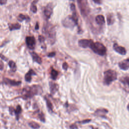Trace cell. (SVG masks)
Here are the masks:
<instances>
[{
	"label": "cell",
	"mask_w": 129,
	"mask_h": 129,
	"mask_svg": "<svg viewBox=\"0 0 129 129\" xmlns=\"http://www.w3.org/2000/svg\"><path fill=\"white\" fill-rule=\"evenodd\" d=\"M42 31L49 42L51 44H54L56 40V32L54 26L50 23H45L43 26Z\"/></svg>",
	"instance_id": "cell-1"
},
{
	"label": "cell",
	"mask_w": 129,
	"mask_h": 129,
	"mask_svg": "<svg viewBox=\"0 0 129 129\" xmlns=\"http://www.w3.org/2000/svg\"><path fill=\"white\" fill-rule=\"evenodd\" d=\"M78 24V18L75 11H73L72 16H68L62 21L63 25L66 28H74L76 25Z\"/></svg>",
	"instance_id": "cell-2"
},
{
	"label": "cell",
	"mask_w": 129,
	"mask_h": 129,
	"mask_svg": "<svg viewBox=\"0 0 129 129\" xmlns=\"http://www.w3.org/2000/svg\"><path fill=\"white\" fill-rule=\"evenodd\" d=\"M117 79L116 72L112 70L106 71L103 73V83L106 85H109Z\"/></svg>",
	"instance_id": "cell-3"
},
{
	"label": "cell",
	"mask_w": 129,
	"mask_h": 129,
	"mask_svg": "<svg viewBox=\"0 0 129 129\" xmlns=\"http://www.w3.org/2000/svg\"><path fill=\"white\" fill-rule=\"evenodd\" d=\"M92 51L101 56H104L106 52V49L105 46L100 42H93L89 48Z\"/></svg>",
	"instance_id": "cell-4"
},
{
	"label": "cell",
	"mask_w": 129,
	"mask_h": 129,
	"mask_svg": "<svg viewBox=\"0 0 129 129\" xmlns=\"http://www.w3.org/2000/svg\"><path fill=\"white\" fill-rule=\"evenodd\" d=\"M42 91V89L40 86L34 85L31 87L24 89L23 92V95L26 97H31L34 95L41 94Z\"/></svg>",
	"instance_id": "cell-5"
},
{
	"label": "cell",
	"mask_w": 129,
	"mask_h": 129,
	"mask_svg": "<svg viewBox=\"0 0 129 129\" xmlns=\"http://www.w3.org/2000/svg\"><path fill=\"white\" fill-rule=\"evenodd\" d=\"M77 3L81 15L84 17L87 16L90 12L87 0H77Z\"/></svg>",
	"instance_id": "cell-6"
},
{
	"label": "cell",
	"mask_w": 129,
	"mask_h": 129,
	"mask_svg": "<svg viewBox=\"0 0 129 129\" xmlns=\"http://www.w3.org/2000/svg\"><path fill=\"white\" fill-rule=\"evenodd\" d=\"M44 15L47 19H50L53 12V5L52 3L48 4L44 9Z\"/></svg>",
	"instance_id": "cell-7"
},
{
	"label": "cell",
	"mask_w": 129,
	"mask_h": 129,
	"mask_svg": "<svg viewBox=\"0 0 129 129\" xmlns=\"http://www.w3.org/2000/svg\"><path fill=\"white\" fill-rule=\"evenodd\" d=\"M26 43L28 48L30 50H33L35 47L36 41L33 36H28L26 38Z\"/></svg>",
	"instance_id": "cell-8"
},
{
	"label": "cell",
	"mask_w": 129,
	"mask_h": 129,
	"mask_svg": "<svg viewBox=\"0 0 129 129\" xmlns=\"http://www.w3.org/2000/svg\"><path fill=\"white\" fill-rule=\"evenodd\" d=\"M93 41L92 40L87 39H83L79 40L78 45L81 48H90L91 44Z\"/></svg>",
	"instance_id": "cell-9"
},
{
	"label": "cell",
	"mask_w": 129,
	"mask_h": 129,
	"mask_svg": "<svg viewBox=\"0 0 129 129\" xmlns=\"http://www.w3.org/2000/svg\"><path fill=\"white\" fill-rule=\"evenodd\" d=\"M114 50L118 53L121 55H125L127 53L126 50L125 48L118 45L117 43H115L113 45Z\"/></svg>",
	"instance_id": "cell-10"
},
{
	"label": "cell",
	"mask_w": 129,
	"mask_h": 129,
	"mask_svg": "<svg viewBox=\"0 0 129 129\" xmlns=\"http://www.w3.org/2000/svg\"><path fill=\"white\" fill-rule=\"evenodd\" d=\"M118 66L121 70L126 71L129 69V58L125 59L118 63Z\"/></svg>",
	"instance_id": "cell-11"
},
{
	"label": "cell",
	"mask_w": 129,
	"mask_h": 129,
	"mask_svg": "<svg viewBox=\"0 0 129 129\" xmlns=\"http://www.w3.org/2000/svg\"><path fill=\"white\" fill-rule=\"evenodd\" d=\"M96 23L100 25H102L105 23V18L102 15H97L95 17Z\"/></svg>",
	"instance_id": "cell-12"
},
{
	"label": "cell",
	"mask_w": 129,
	"mask_h": 129,
	"mask_svg": "<svg viewBox=\"0 0 129 129\" xmlns=\"http://www.w3.org/2000/svg\"><path fill=\"white\" fill-rule=\"evenodd\" d=\"M107 113H108L107 110L104 108H99L96 110V112H95V116L104 117V115H105Z\"/></svg>",
	"instance_id": "cell-13"
},
{
	"label": "cell",
	"mask_w": 129,
	"mask_h": 129,
	"mask_svg": "<svg viewBox=\"0 0 129 129\" xmlns=\"http://www.w3.org/2000/svg\"><path fill=\"white\" fill-rule=\"evenodd\" d=\"M50 87L51 92L52 94H54L59 89V86L58 84L52 82L50 83Z\"/></svg>",
	"instance_id": "cell-14"
},
{
	"label": "cell",
	"mask_w": 129,
	"mask_h": 129,
	"mask_svg": "<svg viewBox=\"0 0 129 129\" xmlns=\"http://www.w3.org/2000/svg\"><path fill=\"white\" fill-rule=\"evenodd\" d=\"M31 54L34 62L38 63L39 64H40L42 63V60L41 58L35 52H31Z\"/></svg>",
	"instance_id": "cell-15"
},
{
	"label": "cell",
	"mask_w": 129,
	"mask_h": 129,
	"mask_svg": "<svg viewBox=\"0 0 129 129\" xmlns=\"http://www.w3.org/2000/svg\"><path fill=\"white\" fill-rule=\"evenodd\" d=\"M5 81L6 83L10 84L12 86H18L20 84H21V82L20 81H16L14 80H12L8 78H6L5 79Z\"/></svg>",
	"instance_id": "cell-16"
},
{
	"label": "cell",
	"mask_w": 129,
	"mask_h": 129,
	"mask_svg": "<svg viewBox=\"0 0 129 129\" xmlns=\"http://www.w3.org/2000/svg\"><path fill=\"white\" fill-rule=\"evenodd\" d=\"M36 75V74L34 72V71H33L32 70H30L29 71V72L27 73L25 76V80L27 82H30L31 79H32L31 76L32 75Z\"/></svg>",
	"instance_id": "cell-17"
},
{
	"label": "cell",
	"mask_w": 129,
	"mask_h": 129,
	"mask_svg": "<svg viewBox=\"0 0 129 129\" xmlns=\"http://www.w3.org/2000/svg\"><path fill=\"white\" fill-rule=\"evenodd\" d=\"M9 29L10 31H13L15 30H19L21 28V25L18 23L11 24L9 25Z\"/></svg>",
	"instance_id": "cell-18"
},
{
	"label": "cell",
	"mask_w": 129,
	"mask_h": 129,
	"mask_svg": "<svg viewBox=\"0 0 129 129\" xmlns=\"http://www.w3.org/2000/svg\"><path fill=\"white\" fill-rule=\"evenodd\" d=\"M107 23L108 25H112L115 22V19L113 15L112 14H108L107 16Z\"/></svg>",
	"instance_id": "cell-19"
},
{
	"label": "cell",
	"mask_w": 129,
	"mask_h": 129,
	"mask_svg": "<svg viewBox=\"0 0 129 129\" xmlns=\"http://www.w3.org/2000/svg\"><path fill=\"white\" fill-rule=\"evenodd\" d=\"M18 19L20 21H23V20H27V21H29L30 20V18L29 17L24 15L23 14H20L19 16H18Z\"/></svg>",
	"instance_id": "cell-20"
},
{
	"label": "cell",
	"mask_w": 129,
	"mask_h": 129,
	"mask_svg": "<svg viewBox=\"0 0 129 129\" xmlns=\"http://www.w3.org/2000/svg\"><path fill=\"white\" fill-rule=\"evenodd\" d=\"M9 67H10L11 70L13 72H15L16 71L17 67H16V64L14 62H13L12 61H10V62H9Z\"/></svg>",
	"instance_id": "cell-21"
},
{
	"label": "cell",
	"mask_w": 129,
	"mask_h": 129,
	"mask_svg": "<svg viewBox=\"0 0 129 129\" xmlns=\"http://www.w3.org/2000/svg\"><path fill=\"white\" fill-rule=\"evenodd\" d=\"M58 76V71H56V70L52 69L51 71V77H52V78L53 80H56Z\"/></svg>",
	"instance_id": "cell-22"
},
{
	"label": "cell",
	"mask_w": 129,
	"mask_h": 129,
	"mask_svg": "<svg viewBox=\"0 0 129 129\" xmlns=\"http://www.w3.org/2000/svg\"><path fill=\"white\" fill-rule=\"evenodd\" d=\"M29 125L30 127H31L33 129H39L40 127V125L39 124L34 122L29 123Z\"/></svg>",
	"instance_id": "cell-23"
},
{
	"label": "cell",
	"mask_w": 129,
	"mask_h": 129,
	"mask_svg": "<svg viewBox=\"0 0 129 129\" xmlns=\"http://www.w3.org/2000/svg\"><path fill=\"white\" fill-rule=\"evenodd\" d=\"M45 100H46V103H47V105L48 108L50 110H51V111H52L53 106H52V104L51 103L50 100L49 99H48V98H45Z\"/></svg>",
	"instance_id": "cell-24"
},
{
	"label": "cell",
	"mask_w": 129,
	"mask_h": 129,
	"mask_svg": "<svg viewBox=\"0 0 129 129\" xmlns=\"http://www.w3.org/2000/svg\"><path fill=\"white\" fill-rule=\"evenodd\" d=\"M30 10L33 13H36L37 12V11H38V9H37V7L35 4H33L32 3L31 7H30Z\"/></svg>",
	"instance_id": "cell-25"
},
{
	"label": "cell",
	"mask_w": 129,
	"mask_h": 129,
	"mask_svg": "<svg viewBox=\"0 0 129 129\" xmlns=\"http://www.w3.org/2000/svg\"><path fill=\"white\" fill-rule=\"evenodd\" d=\"M21 111H22L21 107L20 105H18L17 108H16V109L15 110V113L16 115H18L20 114L21 113Z\"/></svg>",
	"instance_id": "cell-26"
},
{
	"label": "cell",
	"mask_w": 129,
	"mask_h": 129,
	"mask_svg": "<svg viewBox=\"0 0 129 129\" xmlns=\"http://www.w3.org/2000/svg\"><path fill=\"white\" fill-rule=\"evenodd\" d=\"M39 40L40 42H43L45 41V38L42 35H39Z\"/></svg>",
	"instance_id": "cell-27"
},
{
	"label": "cell",
	"mask_w": 129,
	"mask_h": 129,
	"mask_svg": "<svg viewBox=\"0 0 129 129\" xmlns=\"http://www.w3.org/2000/svg\"><path fill=\"white\" fill-rule=\"evenodd\" d=\"M39 118H40V120L41 121H42V122H45L44 116V115L42 113H41L40 114H39Z\"/></svg>",
	"instance_id": "cell-28"
},
{
	"label": "cell",
	"mask_w": 129,
	"mask_h": 129,
	"mask_svg": "<svg viewBox=\"0 0 129 129\" xmlns=\"http://www.w3.org/2000/svg\"><path fill=\"white\" fill-rule=\"evenodd\" d=\"M124 82L125 83L127 84L129 87V77H126L124 78Z\"/></svg>",
	"instance_id": "cell-29"
},
{
	"label": "cell",
	"mask_w": 129,
	"mask_h": 129,
	"mask_svg": "<svg viewBox=\"0 0 129 129\" xmlns=\"http://www.w3.org/2000/svg\"><path fill=\"white\" fill-rule=\"evenodd\" d=\"M63 68L64 70H67L68 68V64L67 63H64L63 64Z\"/></svg>",
	"instance_id": "cell-30"
},
{
	"label": "cell",
	"mask_w": 129,
	"mask_h": 129,
	"mask_svg": "<svg viewBox=\"0 0 129 129\" xmlns=\"http://www.w3.org/2000/svg\"><path fill=\"white\" fill-rule=\"evenodd\" d=\"M91 121V119H85V120H83V121H82L81 122H79V123H81V124H86V123H89Z\"/></svg>",
	"instance_id": "cell-31"
},
{
	"label": "cell",
	"mask_w": 129,
	"mask_h": 129,
	"mask_svg": "<svg viewBox=\"0 0 129 129\" xmlns=\"http://www.w3.org/2000/svg\"><path fill=\"white\" fill-rule=\"evenodd\" d=\"M70 8H71V10L72 11H75V6L74 4H71Z\"/></svg>",
	"instance_id": "cell-32"
},
{
	"label": "cell",
	"mask_w": 129,
	"mask_h": 129,
	"mask_svg": "<svg viewBox=\"0 0 129 129\" xmlns=\"http://www.w3.org/2000/svg\"><path fill=\"white\" fill-rule=\"evenodd\" d=\"M55 55H56V52H52L49 53V54H48V57H49L52 58V57H54V56H55Z\"/></svg>",
	"instance_id": "cell-33"
},
{
	"label": "cell",
	"mask_w": 129,
	"mask_h": 129,
	"mask_svg": "<svg viewBox=\"0 0 129 129\" xmlns=\"http://www.w3.org/2000/svg\"><path fill=\"white\" fill-rule=\"evenodd\" d=\"M9 111H10V113L11 115H13V114L14 113H15V110L14 109V108L13 107H10V108H9Z\"/></svg>",
	"instance_id": "cell-34"
},
{
	"label": "cell",
	"mask_w": 129,
	"mask_h": 129,
	"mask_svg": "<svg viewBox=\"0 0 129 129\" xmlns=\"http://www.w3.org/2000/svg\"><path fill=\"white\" fill-rule=\"evenodd\" d=\"M7 2V0H0V4L1 5L6 4Z\"/></svg>",
	"instance_id": "cell-35"
},
{
	"label": "cell",
	"mask_w": 129,
	"mask_h": 129,
	"mask_svg": "<svg viewBox=\"0 0 129 129\" xmlns=\"http://www.w3.org/2000/svg\"><path fill=\"white\" fill-rule=\"evenodd\" d=\"M3 68H4V64L1 61H0V70H3Z\"/></svg>",
	"instance_id": "cell-36"
},
{
	"label": "cell",
	"mask_w": 129,
	"mask_h": 129,
	"mask_svg": "<svg viewBox=\"0 0 129 129\" xmlns=\"http://www.w3.org/2000/svg\"><path fill=\"white\" fill-rule=\"evenodd\" d=\"M70 128L71 129H77L78 128H77V126L75 124H73L70 126Z\"/></svg>",
	"instance_id": "cell-37"
},
{
	"label": "cell",
	"mask_w": 129,
	"mask_h": 129,
	"mask_svg": "<svg viewBox=\"0 0 129 129\" xmlns=\"http://www.w3.org/2000/svg\"><path fill=\"white\" fill-rule=\"evenodd\" d=\"M0 58H1L3 60H4L5 61H7V58H6L4 56H3V55L2 54H0Z\"/></svg>",
	"instance_id": "cell-38"
},
{
	"label": "cell",
	"mask_w": 129,
	"mask_h": 129,
	"mask_svg": "<svg viewBox=\"0 0 129 129\" xmlns=\"http://www.w3.org/2000/svg\"><path fill=\"white\" fill-rule=\"evenodd\" d=\"M93 2L97 4H100L101 3V0H93Z\"/></svg>",
	"instance_id": "cell-39"
},
{
	"label": "cell",
	"mask_w": 129,
	"mask_h": 129,
	"mask_svg": "<svg viewBox=\"0 0 129 129\" xmlns=\"http://www.w3.org/2000/svg\"><path fill=\"white\" fill-rule=\"evenodd\" d=\"M35 28L36 30H38L39 29V25L38 22H37L36 25H35Z\"/></svg>",
	"instance_id": "cell-40"
},
{
	"label": "cell",
	"mask_w": 129,
	"mask_h": 129,
	"mask_svg": "<svg viewBox=\"0 0 129 129\" xmlns=\"http://www.w3.org/2000/svg\"><path fill=\"white\" fill-rule=\"evenodd\" d=\"M127 108H128V110L129 111V104L128 105V106H127Z\"/></svg>",
	"instance_id": "cell-41"
}]
</instances>
